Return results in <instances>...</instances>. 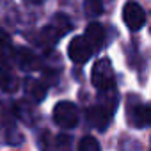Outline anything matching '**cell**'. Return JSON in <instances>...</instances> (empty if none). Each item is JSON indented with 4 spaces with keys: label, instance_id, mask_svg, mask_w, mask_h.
Wrapping results in <instances>:
<instances>
[{
    "label": "cell",
    "instance_id": "obj_1",
    "mask_svg": "<svg viewBox=\"0 0 151 151\" xmlns=\"http://www.w3.org/2000/svg\"><path fill=\"white\" fill-rule=\"evenodd\" d=\"M116 107H117V93H116V89L101 93V101L98 105H93L87 110V123L91 126H94L96 130L105 132L107 126L112 121Z\"/></svg>",
    "mask_w": 151,
    "mask_h": 151
},
{
    "label": "cell",
    "instance_id": "obj_2",
    "mask_svg": "<svg viewBox=\"0 0 151 151\" xmlns=\"http://www.w3.org/2000/svg\"><path fill=\"white\" fill-rule=\"evenodd\" d=\"M91 82L93 86L100 91H110L116 89V78H114V69L109 59H100L94 66H93V73H91Z\"/></svg>",
    "mask_w": 151,
    "mask_h": 151
},
{
    "label": "cell",
    "instance_id": "obj_3",
    "mask_svg": "<svg viewBox=\"0 0 151 151\" xmlns=\"http://www.w3.org/2000/svg\"><path fill=\"white\" fill-rule=\"evenodd\" d=\"M71 29V23L69 20L64 16V14H57L43 30H41V41L43 45H55L57 39H60L68 30Z\"/></svg>",
    "mask_w": 151,
    "mask_h": 151
},
{
    "label": "cell",
    "instance_id": "obj_4",
    "mask_svg": "<svg viewBox=\"0 0 151 151\" xmlns=\"http://www.w3.org/2000/svg\"><path fill=\"white\" fill-rule=\"evenodd\" d=\"M53 121L60 128H73L78 123V109L71 101H59L53 109Z\"/></svg>",
    "mask_w": 151,
    "mask_h": 151
},
{
    "label": "cell",
    "instance_id": "obj_5",
    "mask_svg": "<svg viewBox=\"0 0 151 151\" xmlns=\"http://www.w3.org/2000/svg\"><path fill=\"white\" fill-rule=\"evenodd\" d=\"M93 52H94V50L91 48V45L86 41L84 36L73 37L71 43H69V46H68V55H69V59H71L75 64H84V62H87V60L91 59Z\"/></svg>",
    "mask_w": 151,
    "mask_h": 151
},
{
    "label": "cell",
    "instance_id": "obj_6",
    "mask_svg": "<svg viewBox=\"0 0 151 151\" xmlns=\"http://www.w3.org/2000/svg\"><path fill=\"white\" fill-rule=\"evenodd\" d=\"M123 22L130 30H139L146 23V13L137 2H128L123 6Z\"/></svg>",
    "mask_w": 151,
    "mask_h": 151
},
{
    "label": "cell",
    "instance_id": "obj_7",
    "mask_svg": "<svg viewBox=\"0 0 151 151\" xmlns=\"http://www.w3.org/2000/svg\"><path fill=\"white\" fill-rule=\"evenodd\" d=\"M84 37H86V41L91 45L93 50L101 48L103 43H105V29H103V25H101V23H96V22L89 23L87 29H86V36H84Z\"/></svg>",
    "mask_w": 151,
    "mask_h": 151
},
{
    "label": "cell",
    "instance_id": "obj_8",
    "mask_svg": "<svg viewBox=\"0 0 151 151\" xmlns=\"http://www.w3.org/2000/svg\"><path fill=\"white\" fill-rule=\"evenodd\" d=\"M130 121H132L133 126H139V128L151 124V107L149 105H140V103L133 105L130 109Z\"/></svg>",
    "mask_w": 151,
    "mask_h": 151
},
{
    "label": "cell",
    "instance_id": "obj_9",
    "mask_svg": "<svg viewBox=\"0 0 151 151\" xmlns=\"http://www.w3.org/2000/svg\"><path fill=\"white\" fill-rule=\"evenodd\" d=\"M23 87H25V94L32 100V101H43L45 96H46V86L36 78H27L23 82Z\"/></svg>",
    "mask_w": 151,
    "mask_h": 151
},
{
    "label": "cell",
    "instance_id": "obj_10",
    "mask_svg": "<svg viewBox=\"0 0 151 151\" xmlns=\"http://www.w3.org/2000/svg\"><path fill=\"white\" fill-rule=\"evenodd\" d=\"M0 87L4 91H14L18 87V80L14 77V71L11 69L9 64H4L0 62Z\"/></svg>",
    "mask_w": 151,
    "mask_h": 151
},
{
    "label": "cell",
    "instance_id": "obj_11",
    "mask_svg": "<svg viewBox=\"0 0 151 151\" xmlns=\"http://www.w3.org/2000/svg\"><path fill=\"white\" fill-rule=\"evenodd\" d=\"M14 55H16L14 59H16V62L20 64L22 69H32V68L37 66V57L30 48H20V50L14 52Z\"/></svg>",
    "mask_w": 151,
    "mask_h": 151
},
{
    "label": "cell",
    "instance_id": "obj_12",
    "mask_svg": "<svg viewBox=\"0 0 151 151\" xmlns=\"http://www.w3.org/2000/svg\"><path fill=\"white\" fill-rule=\"evenodd\" d=\"M14 59V48L7 36H0V62L9 64V60Z\"/></svg>",
    "mask_w": 151,
    "mask_h": 151
},
{
    "label": "cell",
    "instance_id": "obj_13",
    "mask_svg": "<svg viewBox=\"0 0 151 151\" xmlns=\"http://www.w3.org/2000/svg\"><path fill=\"white\" fill-rule=\"evenodd\" d=\"M4 139H6V142L7 144H13V146H16V144H20L22 140H23V137H22V133L16 130V126H14V123H11V121H4Z\"/></svg>",
    "mask_w": 151,
    "mask_h": 151
},
{
    "label": "cell",
    "instance_id": "obj_14",
    "mask_svg": "<svg viewBox=\"0 0 151 151\" xmlns=\"http://www.w3.org/2000/svg\"><path fill=\"white\" fill-rule=\"evenodd\" d=\"M78 151H100V144L94 137L86 135L80 142H78Z\"/></svg>",
    "mask_w": 151,
    "mask_h": 151
},
{
    "label": "cell",
    "instance_id": "obj_15",
    "mask_svg": "<svg viewBox=\"0 0 151 151\" xmlns=\"http://www.w3.org/2000/svg\"><path fill=\"white\" fill-rule=\"evenodd\" d=\"M86 9H89V11H93L94 14H98V13H101L103 6H101L100 2H87V4H86Z\"/></svg>",
    "mask_w": 151,
    "mask_h": 151
}]
</instances>
